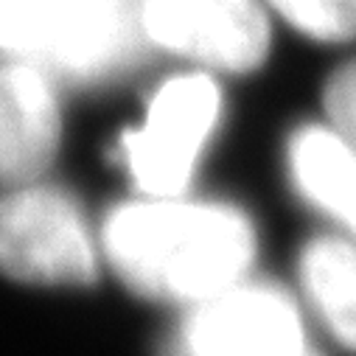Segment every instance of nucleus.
I'll return each mask as SVG.
<instances>
[{
    "instance_id": "39448f33",
    "label": "nucleus",
    "mask_w": 356,
    "mask_h": 356,
    "mask_svg": "<svg viewBox=\"0 0 356 356\" xmlns=\"http://www.w3.org/2000/svg\"><path fill=\"white\" fill-rule=\"evenodd\" d=\"M171 356H317L292 300L270 286H230L197 303Z\"/></svg>"
},
{
    "instance_id": "f03ea898",
    "label": "nucleus",
    "mask_w": 356,
    "mask_h": 356,
    "mask_svg": "<svg viewBox=\"0 0 356 356\" xmlns=\"http://www.w3.org/2000/svg\"><path fill=\"white\" fill-rule=\"evenodd\" d=\"M143 42V0H0V54L51 79H104Z\"/></svg>"
},
{
    "instance_id": "423d86ee",
    "label": "nucleus",
    "mask_w": 356,
    "mask_h": 356,
    "mask_svg": "<svg viewBox=\"0 0 356 356\" xmlns=\"http://www.w3.org/2000/svg\"><path fill=\"white\" fill-rule=\"evenodd\" d=\"M152 45L211 67L247 73L270 51V20L255 0H143Z\"/></svg>"
},
{
    "instance_id": "0eeeda50",
    "label": "nucleus",
    "mask_w": 356,
    "mask_h": 356,
    "mask_svg": "<svg viewBox=\"0 0 356 356\" xmlns=\"http://www.w3.org/2000/svg\"><path fill=\"white\" fill-rule=\"evenodd\" d=\"M59 146L51 76L29 62L0 65V183L31 186Z\"/></svg>"
},
{
    "instance_id": "9d476101",
    "label": "nucleus",
    "mask_w": 356,
    "mask_h": 356,
    "mask_svg": "<svg viewBox=\"0 0 356 356\" xmlns=\"http://www.w3.org/2000/svg\"><path fill=\"white\" fill-rule=\"evenodd\" d=\"M266 3L314 40L345 42L356 37V0H266Z\"/></svg>"
},
{
    "instance_id": "20e7f679",
    "label": "nucleus",
    "mask_w": 356,
    "mask_h": 356,
    "mask_svg": "<svg viewBox=\"0 0 356 356\" xmlns=\"http://www.w3.org/2000/svg\"><path fill=\"white\" fill-rule=\"evenodd\" d=\"M219 87L208 76L165 81L146 110V124L121 138L135 186L157 200L180 194L219 118Z\"/></svg>"
},
{
    "instance_id": "1a4fd4ad",
    "label": "nucleus",
    "mask_w": 356,
    "mask_h": 356,
    "mask_svg": "<svg viewBox=\"0 0 356 356\" xmlns=\"http://www.w3.org/2000/svg\"><path fill=\"white\" fill-rule=\"evenodd\" d=\"M300 278L334 337L356 350V247L337 236L309 241L300 255Z\"/></svg>"
},
{
    "instance_id": "f257e3e1",
    "label": "nucleus",
    "mask_w": 356,
    "mask_h": 356,
    "mask_svg": "<svg viewBox=\"0 0 356 356\" xmlns=\"http://www.w3.org/2000/svg\"><path fill=\"white\" fill-rule=\"evenodd\" d=\"M110 266L135 292L160 300L205 303L247 273L255 255L250 219L227 205L135 202L104 225Z\"/></svg>"
},
{
    "instance_id": "6e6552de",
    "label": "nucleus",
    "mask_w": 356,
    "mask_h": 356,
    "mask_svg": "<svg viewBox=\"0 0 356 356\" xmlns=\"http://www.w3.org/2000/svg\"><path fill=\"white\" fill-rule=\"evenodd\" d=\"M298 188L356 236V149L334 129L306 127L289 143Z\"/></svg>"
},
{
    "instance_id": "9b49d317",
    "label": "nucleus",
    "mask_w": 356,
    "mask_h": 356,
    "mask_svg": "<svg viewBox=\"0 0 356 356\" xmlns=\"http://www.w3.org/2000/svg\"><path fill=\"white\" fill-rule=\"evenodd\" d=\"M325 113L331 129L356 149V59L342 65L325 87Z\"/></svg>"
},
{
    "instance_id": "7ed1b4c3",
    "label": "nucleus",
    "mask_w": 356,
    "mask_h": 356,
    "mask_svg": "<svg viewBox=\"0 0 356 356\" xmlns=\"http://www.w3.org/2000/svg\"><path fill=\"white\" fill-rule=\"evenodd\" d=\"M0 273L48 286L96 281V255L76 205L54 188L0 197Z\"/></svg>"
}]
</instances>
